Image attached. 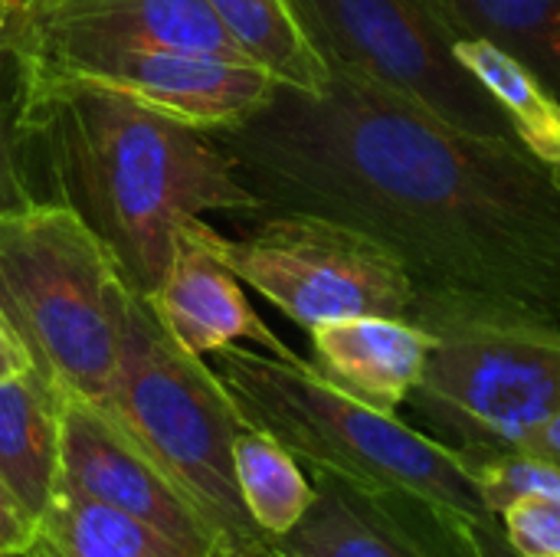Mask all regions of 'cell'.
Here are the masks:
<instances>
[{"instance_id": "6da1fadb", "label": "cell", "mask_w": 560, "mask_h": 557, "mask_svg": "<svg viewBox=\"0 0 560 557\" xmlns=\"http://www.w3.org/2000/svg\"><path fill=\"white\" fill-rule=\"evenodd\" d=\"M262 213H315L381 243L443 318L560 328V190L522 141L459 131L328 66L322 92L276 82L210 128Z\"/></svg>"}, {"instance_id": "7a4b0ae2", "label": "cell", "mask_w": 560, "mask_h": 557, "mask_svg": "<svg viewBox=\"0 0 560 557\" xmlns=\"http://www.w3.org/2000/svg\"><path fill=\"white\" fill-rule=\"evenodd\" d=\"M20 135L46 187L39 200L69 207L144 299L194 220L262 213L210 128L115 89L20 72Z\"/></svg>"}, {"instance_id": "3957f363", "label": "cell", "mask_w": 560, "mask_h": 557, "mask_svg": "<svg viewBox=\"0 0 560 557\" xmlns=\"http://www.w3.org/2000/svg\"><path fill=\"white\" fill-rule=\"evenodd\" d=\"M213 358L246 423L276 437L308 469L371 492L413 496L466 522L492 519L459 450L410 427L400 414L338 391L308 361H282L240 345Z\"/></svg>"}, {"instance_id": "277c9868", "label": "cell", "mask_w": 560, "mask_h": 557, "mask_svg": "<svg viewBox=\"0 0 560 557\" xmlns=\"http://www.w3.org/2000/svg\"><path fill=\"white\" fill-rule=\"evenodd\" d=\"M98 407L194 502L220 552L262 542L246 515L233 443L246 427L223 378L180 348L131 286L118 309V361Z\"/></svg>"}, {"instance_id": "5b68a950", "label": "cell", "mask_w": 560, "mask_h": 557, "mask_svg": "<svg viewBox=\"0 0 560 557\" xmlns=\"http://www.w3.org/2000/svg\"><path fill=\"white\" fill-rule=\"evenodd\" d=\"M125 289L105 243L69 207L33 200L0 213V318L62 397H105Z\"/></svg>"}, {"instance_id": "8992f818", "label": "cell", "mask_w": 560, "mask_h": 557, "mask_svg": "<svg viewBox=\"0 0 560 557\" xmlns=\"http://www.w3.org/2000/svg\"><path fill=\"white\" fill-rule=\"evenodd\" d=\"M210 253L305 332L358 318H417V286L371 236L315 213H256L240 236L197 227Z\"/></svg>"}, {"instance_id": "52a82bcc", "label": "cell", "mask_w": 560, "mask_h": 557, "mask_svg": "<svg viewBox=\"0 0 560 557\" xmlns=\"http://www.w3.org/2000/svg\"><path fill=\"white\" fill-rule=\"evenodd\" d=\"M407 407L440 443L518 446L560 410V328L443 318Z\"/></svg>"}, {"instance_id": "ba28073f", "label": "cell", "mask_w": 560, "mask_h": 557, "mask_svg": "<svg viewBox=\"0 0 560 557\" xmlns=\"http://www.w3.org/2000/svg\"><path fill=\"white\" fill-rule=\"evenodd\" d=\"M292 3L328 66H341L459 131L518 141L499 102L456 56V36L430 0Z\"/></svg>"}, {"instance_id": "9c48e42d", "label": "cell", "mask_w": 560, "mask_h": 557, "mask_svg": "<svg viewBox=\"0 0 560 557\" xmlns=\"http://www.w3.org/2000/svg\"><path fill=\"white\" fill-rule=\"evenodd\" d=\"M10 49L26 76L115 89L200 128L243 121L266 105L276 89V79L246 59L171 46L59 39Z\"/></svg>"}, {"instance_id": "30bf717a", "label": "cell", "mask_w": 560, "mask_h": 557, "mask_svg": "<svg viewBox=\"0 0 560 557\" xmlns=\"http://www.w3.org/2000/svg\"><path fill=\"white\" fill-rule=\"evenodd\" d=\"M315 502L276 538L289 557H482L472 525L413 496L371 492L315 473Z\"/></svg>"}, {"instance_id": "8fae6325", "label": "cell", "mask_w": 560, "mask_h": 557, "mask_svg": "<svg viewBox=\"0 0 560 557\" xmlns=\"http://www.w3.org/2000/svg\"><path fill=\"white\" fill-rule=\"evenodd\" d=\"M59 486L135 515L197 555L217 557L220 552L213 529L194 509V502L125 437V430L98 404L62 397Z\"/></svg>"}, {"instance_id": "7c38bea8", "label": "cell", "mask_w": 560, "mask_h": 557, "mask_svg": "<svg viewBox=\"0 0 560 557\" xmlns=\"http://www.w3.org/2000/svg\"><path fill=\"white\" fill-rule=\"evenodd\" d=\"M3 36L10 46L102 39L246 59L203 0H30L3 20Z\"/></svg>"}, {"instance_id": "4fadbf2b", "label": "cell", "mask_w": 560, "mask_h": 557, "mask_svg": "<svg viewBox=\"0 0 560 557\" xmlns=\"http://www.w3.org/2000/svg\"><path fill=\"white\" fill-rule=\"evenodd\" d=\"M197 227L200 220H194L180 233L177 253L161 286L148 295V305L164 325V332L197 358L217 355L240 341H253V345H262L266 355L272 358L302 361L253 312V305L246 302L243 282L210 253Z\"/></svg>"}, {"instance_id": "5bb4252c", "label": "cell", "mask_w": 560, "mask_h": 557, "mask_svg": "<svg viewBox=\"0 0 560 557\" xmlns=\"http://www.w3.org/2000/svg\"><path fill=\"white\" fill-rule=\"evenodd\" d=\"M312 368L338 391L400 414L410 394L420 387L436 335L410 318L358 315L328 322L308 332Z\"/></svg>"}, {"instance_id": "9a60e30c", "label": "cell", "mask_w": 560, "mask_h": 557, "mask_svg": "<svg viewBox=\"0 0 560 557\" xmlns=\"http://www.w3.org/2000/svg\"><path fill=\"white\" fill-rule=\"evenodd\" d=\"M62 394L33 368L0 381V479L39 519L59 486Z\"/></svg>"}, {"instance_id": "2e32d148", "label": "cell", "mask_w": 560, "mask_h": 557, "mask_svg": "<svg viewBox=\"0 0 560 557\" xmlns=\"http://www.w3.org/2000/svg\"><path fill=\"white\" fill-rule=\"evenodd\" d=\"M33 557H203L158 532L154 525L125 515L82 492L56 486L49 506L36 519L30 545Z\"/></svg>"}, {"instance_id": "e0dca14e", "label": "cell", "mask_w": 560, "mask_h": 557, "mask_svg": "<svg viewBox=\"0 0 560 557\" xmlns=\"http://www.w3.org/2000/svg\"><path fill=\"white\" fill-rule=\"evenodd\" d=\"M233 46L276 82L302 92L328 85V62L302 30L292 0H203Z\"/></svg>"}, {"instance_id": "ac0fdd59", "label": "cell", "mask_w": 560, "mask_h": 557, "mask_svg": "<svg viewBox=\"0 0 560 557\" xmlns=\"http://www.w3.org/2000/svg\"><path fill=\"white\" fill-rule=\"evenodd\" d=\"M453 36H479L560 98V0H430Z\"/></svg>"}, {"instance_id": "d6986e66", "label": "cell", "mask_w": 560, "mask_h": 557, "mask_svg": "<svg viewBox=\"0 0 560 557\" xmlns=\"http://www.w3.org/2000/svg\"><path fill=\"white\" fill-rule=\"evenodd\" d=\"M456 56L489 89L515 138L548 167H560V98L518 59L479 36H459Z\"/></svg>"}, {"instance_id": "ffe728a7", "label": "cell", "mask_w": 560, "mask_h": 557, "mask_svg": "<svg viewBox=\"0 0 560 557\" xmlns=\"http://www.w3.org/2000/svg\"><path fill=\"white\" fill-rule=\"evenodd\" d=\"M233 469L246 515L266 538L289 535L315 502V483L299 460L266 430L243 427L233 443Z\"/></svg>"}, {"instance_id": "44dd1931", "label": "cell", "mask_w": 560, "mask_h": 557, "mask_svg": "<svg viewBox=\"0 0 560 557\" xmlns=\"http://www.w3.org/2000/svg\"><path fill=\"white\" fill-rule=\"evenodd\" d=\"M33 200L36 190L30 181L23 135H20V69L0 20V213Z\"/></svg>"}, {"instance_id": "7402d4cb", "label": "cell", "mask_w": 560, "mask_h": 557, "mask_svg": "<svg viewBox=\"0 0 560 557\" xmlns=\"http://www.w3.org/2000/svg\"><path fill=\"white\" fill-rule=\"evenodd\" d=\"M499 529L518 557H560V499H518L499 512Z\"/></svg>"}, {"instance_id": "603a6c76", "label": "cell", "mask_w": 560, "mask_h": 557, "mask_svg": "<svg viewBox=\"0 0 560 557\" xmlns=\"http://www.w3.org/2000/svg\"><path fill=\"white\" fill-rule=\"evenodd\" d=\"M36 535V519L20 506L10 486L0 479V557L30 552Z\"/></svg>"}, {"instance_id": "cb8c5ba5", "label": "cell", "mask_w": 560, "mask_h": 557, "mask_svg": "<svg viewBox=\"0 0 560 557\" xmlns=\"http://www.w3.org/2000/svg\"><path fill=\"white\" fill-rule=\"evenodd\" d=\"M518 450H528V453H538L545 460H555L560 463V410L555 417H548L545 423H538L522 443Z\"/></svg>"}, {"instance_id": "d4e9b609", "label": "cell", "mask_w": 560, "mask_h": 557, "mask_svg": "<svg viewBox=\"0 0 560 557\" xmlns=\"http://www.w3.org/2000/svg\"><path fill=\"white\" fill-rule=\"evenodd\" d=\"M30 368H33V364H30L23 345L13 338V332H10V328L3 325V318H0V381H10V378L23 374V371H30Z\"/></svg>"}, {"instance_id": "484cf974", "label": "cell", "mask_w": 560, "mask_h": 557, "mask_svg": "<svg viewBox=\"0 0 560 557\" xmlns=\"http://www.w3.org/2000/svg\"><path fill=\"white\" fill-rule=\"evenodd\" d=\"M472 535H476V545H479V555L482 557H518L509 548V542H505V535H502L495 515L476 522V525H472Z\"/></svg>"}, {"instance_id": "4316f807", "label": "cell", "mask_w": 560, "mask_h": 557, "mask_svg": "<svg viewBox=\"0 0 560 557\" xmlns=\"http://www.w3.org/2000/svg\"><path fill=\"white\" fill-rule=\"evenodd\" d=\"M217 557H289L272 538L262 542H249V545H236V548H223L217 552Z\"/></svg>"}, {"instance_id": "83f0119b", "label": "cell", "mask_w": 560, "mask_h": 557, "mask_svg": "<svg viewBox=\"0 0 560 557\" xmlns=\"http://www.w3.org/2000/svg\"><path fill=\"white\" fill-rule=\"evenodd\" d=\"M26 3H30V0H0V10H3V20H7V16H16V13H20V10H23Z\"/></svg>"}, {"instance_id": "f1b7e54d", "label": "cell", "mask_w": 560, "mask_h": 557, "mask_svg": "<svg viewBox=\"0 0 560 557\" xmlns=\"http://www.w3.org/2000/svg\"><path fill=\"white\" fill-rule=\"evenodd\" d=\"M551 177H555V184H558L560 190V167H551Z\"/></svg>"}, {"instance_id": "f546056e", "label": "cell", "mask_w": 560, "mask_h": 557, "mask_svg": "<svg viewBox=\"0 0 560 557\" xmlns=\"http://www.w3.org/2000/svg\"><path fill=\"white\" fill-rule=\"evenodd\" d=\"M3 557H33L30 552H20V555H3Z\"/></svg>"}, {"instance_id": "4dcf8cb0", "label": "cell", "mask_w": 560, "mask_h": 557, "mask_svg": "<svg viewBox=\"0 0 560 557\" xmlns=\"http://www.w3.org/2000/svg\"><path fill=\"white\" fill-rule=\"evenodd\" d=\"M0 20H3V10H0Z\"/></svg>"}]
</instances>
